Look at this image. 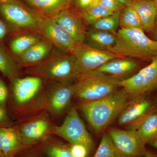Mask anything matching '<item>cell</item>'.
<instances>
[{"label": "cell", "instance_id": "obj_24", "mask_svg": "<svg viewBox=\"0 0 157 157\" xmlns=\"http://www.w3.org/2000/svg\"><path fill=\"white\" fill-rule=\"evenodd\" d=\"M0 72L11 82L18 78V66L13 58L7 52L2 44L0 45Z\"/></svg>", "mask_w": 157, "mask_h": 157}, {"label": "cell", "instance_id": "obj_5", "mask_svg": "<svg viewBox=\"0 0 157 157\" xmlns=\"http://www.w3.org/2000/svg\"><path fill=\"white\" fill-rule=\"evenodd\" d=\"M30 70L35 76L56 82H72L79 76L73 55L63 52L48 57Z\"/></svg>", "mask_w": 157, "mask_h": 157}, {"label": "cell", "instance_id": "obj_1", "mask_svg": "<svg viewBox=\"0 0 157 157\" xmlns=\"http://www.w3.org/2000/svg\"><path fill=\"white\" fill-rule=\"evenodd\" d=\"M131 98L124 88L100 100L83 101L79 106L89 123L96 132L104 131L118 117Z\"/></svg>", "mask_w": 157, "mask_h": 157}, {"label": "cell", "instance_id": "obj_4", "mask_svg": "<svg viewBox=\"0 0 157 157\" xmlns=\"http://www.w3.org/2000/svg\"><path fill=\"white\" fill-rule=\"evenodd\" d=\"M74 84V96L82 101L100 100L121 87L120 80L94 70L78 76Z\"/></svg>", "mask_w": 157, "mask_h": 157}, {"label": "cell", "instance_id": "obj_38", "mask_svg": "<svg viewBox=\"0 0 157 157\" xmlns=\"http://www.w3.org/2000/svg\"><path fill=\"white\" fill-rule=\"evenodd\" d=\"M145 157H157V154L147 151L145 153Z\"/></svg>", "mask_w": 157, "mask_h": 157}, {"label": "cell", "instance_id": "obj_32", "mask_svg": "<svg viewBox=\"0 0 157 157\" xmlns=\"http://www.w3.org/2000/svg\"><path fill=\"white\" fill-rule=\"evenodd\" d=\"M70 150L74 157H86L89 151L85 146L80 144H72Z\"/></svg>", "mask_w": 157, "mask_h": 157}, {"label": "cell", "instance_id": "obj_30", "mask_svg": "<svg viewBox=\"0 0 157 157\" xmlns=\"http://www.w3.org/2000/svg\"><path fill=\"white\" fill-rule=\"evenodd\" d=\"M98 0H70L69 9L81 14L91 6L97 4Z\"/></svg>", "mask_w": 157, "mask_h": 157}, {"label": "cell", "instance_id": "obj_2", "mask_svg": "<svg viewBox=\"0 0 157 157\" xmlns=\"http://www.w3.org/2000/svg\"><path fill=\"white\" fill-rule=\"evenodd\" d=\"M116 41L109 51L121 57L150 59L157 56V42L147 36L142 29H119Z\"/></svg>", "mask_w": 157, "mask_h": 157}, {"label": "cell", "instance_id": "obj_29", "mask_svg": "<svg viewBox=\"0 0 157 157\" xmlns=\"http://www.w3.org/2000/svg\"><path fill=\"white\" fill-rule=\"evenodd\" d=\"M48 157H74L70 151V148L61 145H53L48 147L45 151Z\"/></svg>", "mask_w": 157, "mask_h": 157}, {"label": "cell", "instance_id": "obj_9", "mask_svg": "<svg viewBox=\"0 0 157 157\" xmlns=\"http://www.w3.org/2000/svg\"><path fill=\"white\" fill-rule=\"evenodd\" d=\"M72 53L79 75L94 71L108 61L121 57L111 52L92 48L84 42L77 43Z\"/></svg>", "mask_w": 157, "mask_h": 157}, {"label": "cell", "instance_id": "obj_37", "mask_svg": "<svg viewBox=\"0 0 157 157\" xmlns=\"http://www.w3.org/2000/svg\"><path fill=\"white\" fill-rule=\"evenodd\" d=\"M152 33L153 34V40L157 42V15L156 18L155 25Z\"/></svg>", "mask_w": 157, "mask_h": 157}, {"label": "cell", "instance_id": "obj_42", "mask_svg": "<svg viewBox=\"0 0 157 157\" xmlns=\"http://www.w3.org/2000/svg\"><path fill=\"white\" fill-rule=\"evenodd\" d=\"M156 2L157 3V2Z\"/></svg>", "mask_w": 157, "mask_h": 157}, {"label": "cell", "instance_id": "obj_16", "mask_svg": "<svg viewBox=\"0 0 157 157\" xmlns=\"http://www.w3.org/2000/svg\"><path fill=\"white\" fill-rule=\"evenodd\" d=\"M130 6L140 17L143 31L152 33L157 15V3L151 0H133Z\"/></svg>", "mask_w": 157, "mask_h": 157}, {"label": "cell", "instance_id": "obj_12", "mask_svg": "<svg viewBox=\"0 0 157 157\" xmlns=\"http://www.w3.org/2000/svg\"><path fill=\"white\" fill-rule=\"evenodd\" d=\"M131 57L112 59L98 68L96 71L122 81L133 76L141 69L139 62Z\"/></svg>", "mask_w": 157, "mask_h": 157}, {"label": "cell", "instance_id": "obj_13", "mask_svg": "<svg viewBox=\"0 0 157 157\" xmlns=\"http://www.w3.org/2000/svg\"><path fill=\"white\" fill-rule=\"evenodd\" d=\"M53 19L70 34L77 43L85 42L86 26L80 13L68 9L62 11Z\"/></svg>", "mask_w": 157, "mask_h": 157}, {"label": "cell", "instance_id": "obj_19", "mask_svg": "<svg viewBox=\"0 0 157 157\" xmlns=\"http://www.w3.org/2000/svg\"><path fill=\"white\" fill-rule=\"evenodd\" d=\"M23 146L19 131L11 127H0V150L5 157L14 156Z\"/></svg>", "mask_w": 157, "mask_h": 157}, {"label": "cell", "instance_id": "obj_8", "mask_svg": "<svg viewBox=\"0 0 157 157\" xmlns=\"http://www.w3.org/2000/svg\"><path fill=\"white\" fill-rule=\"evenodd\" d=\"M121 87L131 98L153 94L157 91V56L148 65L129 78L120 81Z\"/></svg>", "mask_w": 157, "mask_h": 157}, {"label": "cell", "instance_id": "obj_18", "mask_svg": "<svg viewBox=\"0 0 157 157\" xmlns=\"http://www.w3.org/2000/svg\"><path fill=\"white\" fill-rule=\"evenodd\" d=\"M44 18L53 19L69 9L70 0H22Z\"/></svg>", "mask_w": 157, "mask_h": 157}, {"label": "cell", "instance_id": "obj_7", "mask_svg": "<svg viewBox=\"0 0 157 157\" xmlns=\"http://www.w3.org/2000/svg\"><path fill=\"white\" fill-rule=\"evenodd\" d=\"M154 94L139 96L129 101L118 117V124L135 130L149 115L157 110V95Z\"/></svg>", "mask_w": 157, "mask_h": 157}, {"label": "cell", "instance_id": "obj_3", "mask_svg": "<svg viewBox=\"0 0 157 157\" xmlns=\"http://www.w3.org/2000/svg\"><path fill=\"white\" fill-rule=\"evenodd\" d=\"M0 17L16 34L25 32L38 33L45 18L22 0H0Z\"/></svg>", "mask_w": 157, "mask_h": 157}, {"label": "cell", "instance_id": "obj_40", "mask_svg": "<svg viewBox=\"0 0 157 157\" xmlns=\"http://www.w3.org/2000/svg\"><path fill=\"white\" fill-rule=\"evenodd\" d=\"M0 157H5L1 150H0Z\"/></svg>", "mask_w": 157, "mask_h": 157}, {"label": "cell", "instance_id": "obj_25", "mask_svg": "<svg viewBox=\"0 0 157 157\" xmlns=\"http://www.w3.org/2000/svg\"><path fill=\"white\" fill-rule=\"evenodd\" d=\"M120 29H143L140 17L132 6H126L121 11Z\"/></svg>", "mask_w": 157, "mask_h": 157}, {"label": "cell", "instance_id": "obj_31", "mask_svg": "<svg viewBox=\"0 0 157 157\" xmlns=\"http://www.w3.org/2000/svg\"><path fill=\"white\" fill-rule=\"evenodd\" d=\"M97 4L113 12H119L124 8L116 0H98Z\"/></svg>", "mask_w": 157, "mask_h": 157}, {"label": "cell", "instance_id": "obj_26", "mask_svg": "<svg viewBox=\"0 0 157 157\" xmlns=\"http://www.w3.org/2000/svg\"><path fill=\"white\" fill-rule=\"evenodd\" d=\"M121 11L101 18L90 26L92 30H96L109 32L116 34L120 27V15Z\"/></svg>", "mask_w": 157, "mask_h": 157}, {"label": "cell", "instance_id": "obj_17", "mask_svg": "<svg viewBox=\"0 0 157 157\" xmlns=\"http://www.w3.org/2000/svg\"><path fill=\"white\" fill-rule=\"evenodd\" d=\"M53 47L50 42L43 38L18 57L19 63L27 66L38 64L48 58Z\"/></svg>", "mask_w": 157, "mask_h": 157}, {"label": "cell", "instance_id": "obj_43", "mask_svg": "<svg viewBox=\"0 0 157 157\" xmlns=\"http://www.w3.org/2000/svg\"><path fill=\"white\" fill-rule=\"evenodd\" d=\"M14 156H12V157H14Z\"/></svg>", "mask_w": 157, "mask_h": 157}, {"label": "cell", "instance_id": "obj_10", "mask_svg": "<svg viewBox=\"0 0 157 157\" xmlns=\"http://www.w3.org/2000/svg\"><path fill=\"white\" fill-rule=\"evenodd\" d=\"M120 157H145V144L134 130L110 129L108 132Z\"/></svg>", "mask_w": 157, "mask_h": 157}, {"label": "cell", "instance_id": "obj_34", "mask_svg": "<svg viewBox=\"0 0 157 157\" xmlns=\"http://www.w3.org/2000/svg\"><path fill=\"white\" fill-rule=\"evenodd\" d=\"M10 121L5 107L0 106V127H10Z\"/></svg>", "mask_w": 157, "mask_h": 157}, {"label": "cell", "instance_id": "obj_6", "mask_svg": "<svg viewBox=\"0 0 157 157\" xmlns=\"http://www.w3.org/2000/svg\"><path fill=\"white\" fill-rule=\"evenodd\" d=\"M51 132L72 144L84 145L89 151L94 147L92 138L74 107L70 109L63 123L59 126L53 127L51 129Z\"/></svg>", "mask_w": 157, "mask_h": 157}, {"label": "cell", "instance_id": "obj_11", "mask_svg": "<svg viewBox=\"0 0 157 157\" xmlns=\"http://www.w3.org/2000/svg\"><path fill=\"white\" fill-rule=\"evenodd\" d=\"M38 33L62 52L72 53L77 42L53 19L45 18L41 23Z\"/></svg>", "mask_w": 157, "mask_h": 157}, {"label": "cell", "instance_id": "obj_27", "mask_svg": "<svg viewBox=\"0 0 157 157\" xmlns=\"http://www.w3.org/2000/svg\"><path fill=\"white\" fill-rule=\"evenodd\" d=\"M113 13L99 4H96L90 7L81 14L85 25L90 26L101 18Z\"/></svg>", "mask_w": 157, "mask_h": 157}, {"label": "cell", "instance_id": "obj_28", "mask_svg": "<svg viewBox=\"0 0 157 157\" xmlns=\"http://www.w3.org/2000/svg\"><path fill=\"white\" fill-rule=\"evenodd\" d=\"M92 157H120L108 133H104L99 147Z\"/></svg>", "mask_w": 157, "mask_h": 157}, {"label": "cell", "instance_id": "obj_35", "mask_svg": "<svg viewBox=\"0 0 157 157\" xmlns=\"http://www.w3.org/2000/svg\"><path fill=\"white\" fill-rule=\"evenodd\" d=\"M10 33L9 28L0 17V45L2 44L3 41Z\"/></svg>", "mask_w": 157, "mask_h": 157}, {"label": "cell", "instance_id": "obj_22", "mask_svg": "<svg viewBox=\"0 0 157 157\" xmlns=\"http://www.w3.org/2000/svg\"><path fill=\"white\" fill-rule=\"evenodd\" d=\"M16 35L11 39L9 47L11 53L17 58L43 38L36 32H25Z\"/></svg>", "mask_w": 157, "mask_h": 157}, {"label": "cell", "instance_id": "obj_39", "mask_svg": "<svg viewBox=\"0 0 157 157\" xmlns=\"http://www.w3.org/2000/svg\"><path fill=\"white\" fill-rule=\"evenodd\" d=\"M148 144L157 149V139L154 140V141H152V142H151Z\"/></svg>", "mask_w": 157, "mask_h": 157}, {"label": "cell", "instance_id": "obj_23", "mask_svg": "<svg viewBox=\"0 0 157 157\" xmlns=\"http://www.w3.org/2000/svg\"><path fill=\"white\" fill-rule=\"evenodd\" d=\"M141 141L145 144L157 139V110L149 115L135 129Z\"/></svg>", "mask_w": 157, "mask_h": 157}, {"label": "cell", "instance_id": "obj_41", "mask_svg": "<svg viewBox=\"0 0 157 157\" xmlns=\"http://www.w3.org/2000/svg\"><path fill=\"white\" fill-rule=\"evenodd\" d=\"M151 1H154V2H157V0H151Z\"/></svg>", "mask_w": 157, "mask_h": 157}, {"label": "cell", "instance_id": "obj_36", "mask_svg": "<svg viewBox=\"0 0 157 157\" xmlns=\"http://www.w3.org/2000/svg\"><path fill=\"white\" fill-rule=\"evenodd\" d=\"M123 7L130 6L133 0H116Z\"/></svg>", "mask_w": 157, "mask_h": 157}, {"label": "cell", "instance_id": "obj_15", "mask_svg": "<svg viewBox=\"0 0 157 157\" xmlns=\"http://www.w3.org/2000/svg\"><path fill=\"white\" fill-rule=\"evenodd\" d=\"M56 83L49 94L48 106L52 112L59 113L67 107L74 96V84L72 82Z\"/></svg>", "mask_w": 157, "mask_h": 157}, {"label": "cell", "instance_id": "obj_33", "mask_svg": "<svg viewBox=\"0 0 157 157\" xmlns=\"http://www.w3.org/2000/svg\"><path fill=\"white\" fill-rule=\"evenodd\" d=\"M8 95L7 86L4 82L0 79V106L5 107Z\"/></svg>", "mask_w": 157, "mask_h": 157}, {"label": "cell", "instance_id": "obj_14", "mask_svg": "<svg viewBox=\"0 0 157 157\" xmlns=\"http://www.w3.org/2000/svg\"><path fill=\"white\" fill-rule=\"evenodd\" d=\"M12 82L14 100L19 104L31 101L39 92L42 84V78L37 76L17 78Z\"/></svg>", "mask_w": 157, "mask_h": 157}, {"label": "cell", "instance_id": "obj_20", "mask_svg": "<svg viewBox=\"0 0 157 157\" xmlns=\"http://www.w3.org/2000/svg\"><path fill=\"white\" fill-rule=\"evenodd\" d=\"M48 121L42 119L25 124L19 131L23 143L31 144L41 140L48 132Z\"/></svg>", "mask_w": 157, "mask_h": 157}, {"label": "cell", "instance_id": "obj_21", "mask_svg": "<svg viewBox=\"0 0 157 157\" xmlns=\"http://www.w3.org/2000/svg\"><path fill=\"white\" fill-rule=\"evenodd\" d=\"M116 41L115 34L105 31L90 29L86 31L84 42L98 50L109 51L115 45Z\"/></svg>", "mask_w": 157, "mask_h": 157}]
</instances>
